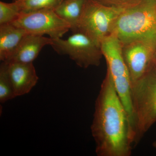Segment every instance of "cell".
I'll list each match as a JSON object with an SVG mask.
<instances>
[{
    "label": "cell",
    "instance_id": "obj_7",
    "mask_svg": "<svg viewBox=\"0 0 156 156\" xmlns=\"http://www.w3.org/2000/svg\"><path fill=\"white\" fill-rule=\"evenodd\" d=\"M122 53L132 86L156 67V38H143L124 43Z\"/></svg>",
    "mask_w": 156,
    "mask_h": 156
},
{
    "label": "cell",
    "instance_id": "obj_11",
    "mask_svg": "<svg viewBox=\"0 0 156 156\" xmlns=\"http://www.w3.org/2000/svg\"><path fill=\"white\" fill-rule=\"evenodd\" d=\"M28 34L11 23L0 25V60L7 62L23 37Z\"/></svg>",
    "mask_w": 156,
    "mask_h": 156
},
{
    "label": "cell",
    "instance_id": "obj_17",
    "mask_svg": "<svg viewBox=\"0 0 156 156\" xmlns=\"http://www.w3.org/2000/svg\"><path fill=\"white\" fill-rule=\"evenodd\" d=\"M141 1L146 2H152L156 3V0H141Z\"/></svg>",
    "mask_w": 156,
    "mask_h": 156
},
{
    "label": "cell",
    "instance_id": "obj_13",
    "mask_svg": "<svg viewBox=\"0 0 156 156\" xmlns=\"http://www.w3.org/2000/svg\"><path fill=\"white\" fill-rule=\"evenodd\" d=\"M62 0H16L14 1L21 13L31 12L43 9H54Z\"/></svg>",
    "mask_w": 156,
    "mask_h": 156
},
{
    "label": "cell",
    "instance_id": "obj_16",
    "mask_svg": "<svg viewBox=\"0 0 156 156\" xmlns=\"http://www.w3.org/2000/svg\"><path fill=\"white\" fill-rule=\"evenodd\" d=\"M96 2L109 6L127 9L139 4L141 0H95Z\"/></svg>",
    "mask_w": 156,
    "mask_h": 156
},
{
    "label": "cell",
    "instance_id": "obj_6",
    "mask_svg": "<svg viewBox=\"0 0 156 156\" xmlns=\"http://www.w3.org/2000/svg\"><path fill=\"white\" fill-rule=\"evenodd\" d=\"M51 47L59 55H67L78 66L87 68L100 65L103 56L101 45L80 32L66 39H53Z\"/></svg>",
    "mask_w": 156,
    "mask_h": 156
},
{
    "label": "cell",
    "instance_id": "obj_18",
    "mask_svg": "<svg viewBox=\"0 0 156 156\" xmlns=\"http://www.w3.org/2000/svg\"><path fill=\"white\" fill-rule=\"evenodd\" d=\"M153 145L154 147L156 149V140L153 143Z\"/></svg>",
    "mask_w": 156,
    "mask_h": 156
},
{
    "label": "cell",
    "instance_id": "obj_19",
    "mask_svg": "<svg viewBox=\"0 0 156 156\" xmlns=\"http://www.w3.org/2000/svg\"><path fill=\"white\" fill-rule=\"evenodd\" d=\"M13 2H14V1H16V0H13Z\"/></svg>",
    "mask_w": 156,
    "mask_h": 156
},
{
    "label": "cell",
    "instance_id": "obj_10",
    "mask_svg": "<svg viewBox=\"0 0 156 156\" xmlns=\"http://www.w3.org/2000/svg\"><path fill=\"white\" fill-rule=\"evenodd\" d=\"M53 39L41 35L27 34L23 37L9 61L6 62L33 63L42 49L53 44Z\"/></svg>",
    "mask_w": 156,
    "mask_h": 156
},
{
    "label": "cell",
    "instance_id": "obj_4",
    "mask_svg": "<svg viewBox=\"0 0 156 156\" xmlns=\"http://www.w3.org/2000/svg\"><path fill=\"white\" fill-rule=\"evenodd\" d=\"M136 143L156 122V66L131 86Z\"/></svg>",
    "mask_w": 156,
    "mask_h": 156
},
{
    "label": "cell",
    "instance_id": "obj_1",
    "mask_svg": "<svg viewBox=\"0 0 156 156\" xmlns=\"http://www.w3.org/2000/svg\"><path fill=\"white\" fill-rule=\"evenodd\" d=\"M91 132L98 156H130L136 136L108 69L95 101Z\"/></svg>",
    "mask_w": 156,
    "mask_h": 156
},
{
    "label": "cell",
    "instance_id": "obj_15",
    "mask_svg": "<svg viewBox=\"0 0 156 156\" xmlns=\"http://www.w3.org/2000/svg\"><path fill=\"white\" fill-rule=\"evenodd\" d=\"M20 14L21 11L15 2H0V25L12 23L18 18Z\"/></svg>",
    "mask_w": 156,
    "mask_h": 156
},
{
    "label": "cell",
    "instance_id": "obj_2",
    "mask_svg": "<svg viewBox=\"0 0 156 156\" xmlns=\"http://www.w3.org/2000/svg\"><path fill=\"white\" fill-rule=\"evenodd\" d=\"M112 33L122 44L143 38H156V3L141 1L125 9L116 20Z\"/></svg>",
    "mask_w": 156,
    "mask_h": 156
},
{
    "label": "cell",
    "instance_id": "obj_12",
    "mask_svg": "<svg viewBox=\"0 0 156 156\" xmlns=\"http://www.w3.org/2000/svg\"><path fill=\"white\" fill-rule=\"evenodd\" d=\"M87 0H62L54 9L56 14L69 24L73 33L77 26Z\"/></svg>",
    "mask_w": 156,
    "mask_h": 156
},
{
    "label": "cell",
    "instance_id": "obj_5",
    "mask_svg": "<svg viewBox=\"0 0 156 156\" xmlns=\"http://www.w3.org/2000/svg\"><path fill=\"white\" fill-rule=\"evenodd\" d=\"M125 9L87 0L76 32L85 34L101 45L104 39L112 34L116 20Z\"/></svg>",
    "mask_w": 156,
    "mask_h": 156
},
{
    "label": "cell",
    "instance_id": "obj_9",
    "mask_svg": "<svg viewBox=\"0 0 156 156\" xmlns=\"http://www.w3.org/2000/svg\"><path fill=\"white\" fill-rule=\"evenodd\" d=\"M5 62L16 97L29 93L39 80L33 63Z\"/></svg>",
    "mask_w": 156,
    "mask_h": 156
},
{
    "label": "cell",
    "instance_id": "obj_3",
    "mask_svg": "<svg viewBox=\"0 0 156 156\" xmlns=\"http://www.w3.org/2000/svg\"><path fill=\"white\" fill-rule=\"evenodd\" d=\"M101 48L106 61L107 69L111 75L115 88L135 132L131 82L129 71L123 57L122 44L114 34L112 33L101 41Z\"/></svg>",
    "mask_w": 156,
    "mask_h": 156
},
{
    "label": "cell",
    "instance_id": "obj_8",
    "mask_svg": "<svg viewBox=\"0 0 156 156\" xmlns=\"http://www.w3.org/2000/svg\"><path fill=\"white\" fill-rule=\"evenodd\" d=\"M11 23L28 34L48 35L53 39L62 37L71 30L69 24L60 18L53 9L21 13Z\"/></svg>",
    "mask_w": 156,
    "mask_h": 156
},
{
    "label": "cell",
    "instance_id": "obj_14",
    "mask_svg": "<svg viewBox=\"0 0 156 156\" xmlns=\"http://www.w3.org/2000/svg\"><path fill=\"white\" fill-rule=\"evenodd\" d=\"M16 97L6 63L2 62L0 65V102L5 103Z\"/></svg>",
    "mask_w": 156,
    "mask_h": 156
}]
</instances>
